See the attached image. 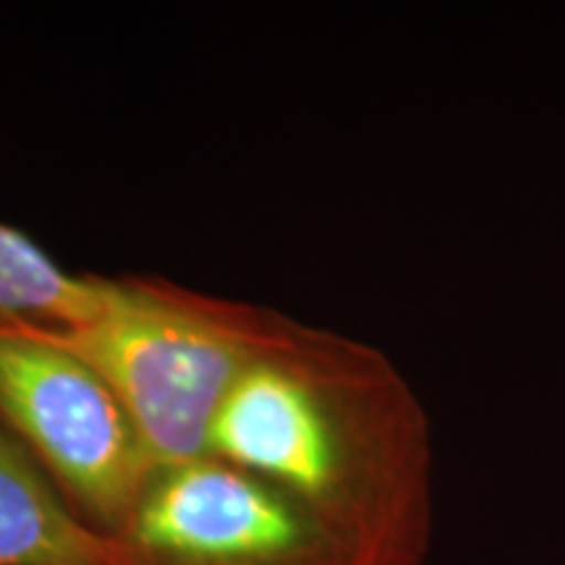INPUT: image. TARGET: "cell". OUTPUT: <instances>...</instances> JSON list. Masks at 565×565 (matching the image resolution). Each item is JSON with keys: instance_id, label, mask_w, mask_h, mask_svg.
I'll return each instance as SVG.
<instances>
[{"instance_id": "6", "label": "cell", "mask_w": 565, "mask_h": 565, "mask_svg": "<svg viewBox=\"0 0 565 565\" xmlns=\"http://www.w3.org/2000/svg\"><path fill=\"white\" fill-rule=\"evenodd\" d=\"M103 301V278L71 275L32 236L0 223V328L68 330Z\"/></svg>"}, {"instance_id": "2", "label": "cell", "mask_w": 565, "mask_h": 565, "mask_svg": "<svg viewBox=\"0 0 565 565\" xmlns=\"http://www.w3.org/2000/svg\"><path fill=\"white\" fill-rule=\"evenodd\" d=\"M288 317L162 278H103L97 312L45 330L108 383L154 466L207 454L233 385L278 341Z\"/></svg>"}, {"instance_id": "4", "label": "cell", "mask_w": 565, "mask_h": 565, "mask_svg": "<svg viewBox=\"0 0 565 565\" xmlns=\"http://www.w3.org/2000/svg\"><path fill=\"white\" fill-rule=\"evenodd\" d=\"M110 540L124 565H353L296 500L210 454L154 466Z\"/></svg>"}, {"instance_id": "1", "label": "cell", "mask_w": 565, "mask_h": 565, "mask_svg": "<svg viewBox=\"0 0 565 565\" xmlns=\"http://www.w3.org/2000/svg\"><path fill=\"white\" fill-rule=\"evenodd\" d=\"M207 454L296 500L353 565H422L429 553L433 429L370 343L288 317L233 385Z\"/></svg>"}, {"instance_id": "5", "label": "cell", "mask_w": 565, "mask_h": 565, "mask_svg": "<svg viewBox=\"0 0 565 565\" xmlns=\"http://www.w3.org/2000/svg\"><path fill=\"white\" fill-rule=\"evenodd\" d=\"M0 565H124L116 542L84 524L3 422Z\"/></svg>"}, {"instance_id": "3", "label": "cell", "mask_w": 565, "mask_h": 565, "mask_svg": "<svg viewBox=\"0 0 565 565\" xmlns=\"http://www.w3.org/2000/svg\"><path fill=\"white\" fill-rule=\"evenodd\" d=\"M0 422L84 524L124 526L154 461L121 401L45 330L0 328Z\"/></svg>"}]
</instances>
